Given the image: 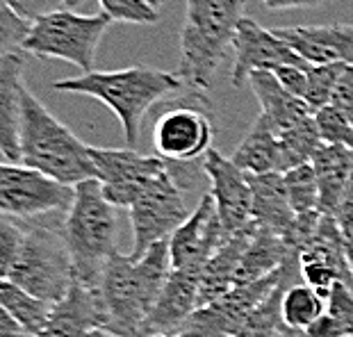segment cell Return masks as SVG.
<instances>
[{
    "instance_id": "obj_5",
    "label": "cell",
    "mask_w": 353,
    "mask_h": 337,
    "mask_svg": "<svg viewBox=\"0 0 353 337\" xmlns=\"http://www.w3.org/2000/svg\"><path fill=\"white\" fill-rule=\"evenodd\" d=\"M105 198L99 181L76 185V198L64 214V237L69 244L78 285L99 289L103 272L117 249V212Z\"/></svg>"
},
{
    "instance_id": "obj_4",
    "label": "cell",
    "mask_w": 353,
    "mask_h": 337,
    "mask_svg": "<svg viewBox=\"0 0 353 337\" xmlns=\"http://www.w3.org/2000/svg\"><path fill=\"white\" fill-rule=\"evenodd\" d=\"M21 164L71 187L96 181L92 146L66 128L28 87L21 99Z\"/></svg>"
},
{
    "instance_id": "obj_41",
    "label": "cell",
    "mask_w": 353,
    "mask_h": 337,
    "mask_svg": "<svg viewBox=\"0 0 353 337\" xmlns=\"http://www.w3.org/2000/svg\"><path fill=\"white\" fill-rule=\"evenodd\" d=\"M0 337H37L19 324L17 319L10 317L5 310H0Z\"/></svg>"
},
{
    "instance_id": "obj_22",
    "label": "cell",
    "mask_w": 353,
    "mask_h": 337,
    "mask_svg": "<svg viewBox=\"0 0 353 337\" xmlns=\"http://www.w3.org/2000/svg\"><path fill=\"white\" fill-rule=\"evenodd\" d=\"M249 181L253 192V223L262 230H269V233L283 237L296 219L294 210L290 205L288 190H285V176L249 174Z\"/></svg>"
},
{
    "instance_id": "obj_11",
    "label": "cell",
    "mask_w": 353,
    "mask_h": 337,
    "mask_svg": "<svg viewBox=\"0 0 353 337\" xmlns=\"http://www.w3.org/2000/svg\"><path fill=\"white\" fill-rule=\"evenodd\" d=\"M283 283L281 272L262 280L237 285L226 296L216 298L214 303H208L199 308L187 319V324L180 328V335L187 337H237L246 326L249 317L274 294L276 287Z\"/></svg>"
},
{
    "instance_id": "obj_21",
    "label": "cell",
    "mask_w": 353,
    "mask_h": 337,
    "mask_svg": "<svg viewBox=\"0 0 353 337\" xmlns=\"http://www.w3.org/2000/svg\"><path fill=\"white\" fill-rule=\"evenodd\" d=\"M251 92L255 94V99L260 101L262 114L267 116V121L272 123V128L276 134H283L296 125H301L305 121H310L314 116V112L307 108V103L303 99L292 96L281 82L276 80L274 73H253L249 78Z\"/></svg>"
},
{
    "instance_id": "obj_39",
    "label": "cell",
    "mask_w": 353,
    "mask_h": 337,
    "mask_svg": "<svg viewBox=\"0 0 353 337\" xmlns=\"http://www.w3.org/2000/svg\"><path fill=\"white\" fill-rule=\"evenodd\" d=\"M307 337H347L342 331V326L330 317V314H321V317L314 321V324L305 331Z\"/></svg>"
},
{
    "instance_id": "obj_47",
    "label": "cell",
    "mask_w": 353,
    "mask_h": 337,
    "mask_svg": "<svg viewBox=\"0 0 353 337\" xmlns=\"http://www.w3.org/2000/svg\"><path fill=\"white\" fill-rule=\"evenodd\" d=\"M151 3H153V5L157 7V10H160V7H162L164 3H169V0H151Z\"/></svg>"
},
{
    "instance_id": "obj_30",
    "label": "cell",
    "mask_w": 353,
    "mask_h": 337,
    "mask_svg": "<svg viewBox=\"0 0 353 337\" xmlns=\"http://www.w3.org/2000/svg\"><path fill=\"white\" fill-rule=\"evenodd\" d=\"M285 289L288 287L281 283L274 294L251 314L249 321H246V326L242 328V333L237 337H283L285 328H288L283 321V312H281Z\"/></svg>"
},
{
    "instance_id": "obj_46",
    "label": "cell",
    "mask_w": 353,
    "mask_h": 337,
    "mask_svg": "<svg viewBox=\"0 0 353 337\" xmlns=\"http://www.w3.org/2000/svg\"><path fill=\"white\" fill-rule=\"evenodd\" d=\"M82 3H85V0H64V7H66V10L76 12V7H80Z\"/></svg>"
},
{
    "instance_id": "obj_27",
    "label": "cell",
    "mask_w": 353,
    "mask_h": 337,
    "mask_svg": "<svg viewBox=\"0 0 353 337\" xmlns=\"http://www.w3.org/2000/svg\"><path fill=\"white\" fill-rule=\"evenodd\" d=\"M281 312L285 326L296 328V331H307L321 314H326V298L310 285L299 283V285L285 289Z\"/></svg>"
},
{
    "instance_id": "obj_37",
    "label": "cell",
    "mask_w": 353,
    "mask_h": 337,
    "mask_svg": "<svg viewBox=\"0 0 353 337\" xmlns=\"http://www.w3.org/2000/svg\"><path fill=\"white\" fill-rule=\"evenodd\" d=\"M310 66H307V69H310ZM307 69H301V66H281V69L274 71V76L292 96L303 99L305 89H307Z\"/></svg>"
},
{
    "instance_id": "obj_29",
    "label": "cell",
    "mask_w": 353,
    "mask_h": 337,
    "mask_svg": "<svg viewBox=\"0 0 353 337\" xmlns=\"http://www.w3.org/2000/svg\"><path fill=\"white\" fill-rule=\"evenodd\" d=\"M347 69L349 66L344 64H312L307 69V89L303 96L307 108L312 112H319L321 108L333 103L335 89Z\"/></svg>"
},
{
    "instance_id": "obj_42",
    "label": "cell",
    "mask_w": 353,
    "mask_h": 337,
    "mask_svg": "<svg viewBox=\"0 0 353 337\" xmlns=\"http://www.w3.org/2000/svg\"><path fill=\"white\" fill-rule=\"evenodd\" d=\"M335 219H337L340 226L353 221V174H351V181L347 185V192H344L342 203H340V207H337V212H335Z\"/></svg>"
},
{
    "instance_id": "obj_38",
    "label": "cell",
    "mask_w": 353,
    "mask_h": 337,
    "mask_svg": "<svg viewBox=\"0 0 353 337\" xmlns=\"http://www.w3.org/2000/svg\"><path fill=\"white\" fill-rule=\"evenodd\" d=\"M333 105L353 123V69L351 66L344 71L340 85H337V89H335Z\"/></svg>"
},
{
    "instance_id": "obj_10",
    "label": "cell",
    "mask_w": 353,
    "mask_h": 337,
    "mask_svg": "<svg viewBox=\"0 0 353 337\" xmlns=\"http://www.w3.org/2000/svg\"><path fill=\"white\" fill-rule=\"evenodd\" d=\"M76 198V187L64 185L26 164H0V212L21 221L66 214Z\"/></svg>"
},
{
    "instance_id": "obj_6",
    "label": "cell",
    "mask_w": 353,
    "mask_h": 337,
    "mask_svg": "<svg viewBox=\"0 0 353 337\" xmlns=\"http://www.w3.org/2000/svg\"><path fill=\"white\" fill-rule=\"evenodd\" d=\"M3 280L14 283L46 303H62L69 292L78 285L64 230L26 221L23 246Z\"/></svg>"
},
{
    "instance_id": "obj_36",
    "label": "cell",
    "mask_w": 353,
    "mask_h": 337,
    "mask_svg": "<svg viewBox=\"0 0 353 337\" xmlns=\"http://www.w3.org/2000/svg\"><path fill=\"white\" fill-rule=\"evenodd\" d=\"M3 5L10 7L17 17L30 21V23L48 17V14H52V12L66 10L64 0H3Z\"/></svg>"
},
{
    "instance_id": "obj_1",
    "label": "cell",
    "mask_w": 353,
    "mask_h": 337,
    "mask_svg": "<svg viewBox=\"0 0 353 337\" xmlns=\"http://www.w3.org/2000/svg\"><path fill=\"white\" fill-rule=\"evenodd\" d=\"M169 274V242L155 244L137 260L123 253H114L105 267L99 285V294L108 314L105 331L123 337H141L146 319L151 317L157 298L167 285Z\"/></svg>"
},
{
    "instance_id": "obj_28",
    "label": "cell",
    "mask_w": 353,
    "mask_h": 337,
    "mask_svg": "<svg viewBox=\"0 0 353 337\" xmlns=\"http://www.w3.org/2000/svg\"><path fill=\"white\" fill-rule=\"evenodd\" d=\"M285 190L294 214H307L319 210V183L312 162L285 171Z\"/></svg>"
},
{
    "instance_id": "obj_26",
    "label": "cell",
    "mask_w": 353,
    "mask_h": 337,
    "mask_svg": "<svg viewBox=\"0 0 353 337\" xmlns=\"http://www.w3.org/2000/svg\"><path fill=\"white\" fill-rule=\"evenodd\" d=\"M52 308H55L52 303L41 301V298L32 296L30 292L17 287L10 280L0 283V310H5L10 317H14L21 326L28 328L37 337L46 328Z\"/></svg>"
},
{
    "instance_id": "obj_43",
    "label": "cell",
    "mask_w": 353,
    "mask_h": 337,
    "mask_svg": "<svg viewBox=\"0 0 353 337\" xmlns=\"http://www.w3.org/2000/svg\"><path fill=\"white\" fill-rule=\"evenodd\" d=\"M342 233H344V244H347L349 265H351V272H353V221H351V223H344V226H342Z\"/></svg>"
},
{
    "instance_id": "obj_18",
    "label": "cell",
    "mask_w": 353,
    "mask_h": 337,
    "mask_svg": "<svg viewBox=\"0 0 353 337\" xmlns=\"http://www.w3.org/2000/svg\"><path fill=\"white\" fill-rule=\"evenodd\" d=\"M28 55H0V153L3 164H21V99Z\"/></svg>"
},
{
    "instance_id": "obj_32",
    "label": "cell",
    "mask_w": 353,
    "mask_h": 337,
    "mask_svg": "<svg viewBox=\"0 0 353 337\" xmlns=\"http://www.w3.org/2000/svg\"><path fill=\"white\" fill-rule=\"evenodd\" d=\"M314 121H317L319 137L328 146H344L353 151V123L333 103L314 112Z\"/></svg>"
},
{
    "instance_id": "obj_25",
    "label": "cell",
    "mask_w": 353,
    "mask_h": 337,
    "mask_svg": "<svg viewBox=\"0 0 353 337\" xmlns=\"http://www.w3.org/2000/svg\"><path fill=\"white\" fill-rule=\"evenodd\" d=\"M288 256H290V251H288V246H285L283 237L258 228L242 258V267H239V274H237V285H249V283L262 280V278H267V276L281 272V267L285 265Z\"/></svg>"
},
{
    "instance_id": "obj_40",
    "label": "cell",
    "mask_w": 353,
    "mask_h": 337,
    "mask_svg": "<svg viewBox=\"0 0 353 337\" xmlns=\"http://www.w3.org/2000/svg\"><path fill=\"white\" fill-rule=\"evenodd\" d=\"M328 3V0H262V5L269 12H288V10H310V7H319Z\"/></svg>"
},
{
    "instance_id": "obj_15",
    "label": "cell",
    "mask_w": 353,
    "mask_h": 337,
    "mask_svg": "<svg viewBox=\"0 0 353 337\" xmlns=\"http://www.w3.org/2000/svg\"><path fill=\"white\" fill-rule=\"evenodd\" d=\"M226 230L216 214L212 194H203L199 205L192 210V216L169 239L171 269L187 265H208V260L228 242Z\"/></svg>"
},
{
    "instance_id": "obj_31",
    "label": "cell",
    "mask_w": 353,
    "mask_h": 337,
    "mask_svg": "<svg viewBox=\"0 0 353 337\" xmlns=\"http://www.w3.org/2000/svg\"><path fill=\"white\" fill-rule=\"evenodd\" d=\"M99 7L112 23L153 25L160 21V12L151 0H99Z\"/></svg>"
},
{
    "instance_id": "obj_23",
    "label": "cell",
    "mask_w": 353,
    "mask_h": 337,
    "mask_svg": "<svg viewBox=\"0 0 353 337\" xmlns=\"http://www.w3.org/2000/svg\"><path fill=\"white\" fill-rule=\"evenodd\" d=\"M232 164L242 169L244 174L262 176V174H283V155H281V141H278L272 123L260 112L255 116L249 132L239 141V146L232 153Z\"/></svg>"
},
{
    "instance_id": "obj_2",
    "label": "cell",
    "mask_w": 353,
    "mask_h": 337,
    "mask_svg": "<svg viewBox=\"0 0 353 337\" xmlns=\"http://www.w3.org/2000/svg\"><path fill=\"white\" fill-rule=\"evenodd\" d=\"M55 92L89 96L114 112L123 128L128 146L139 144L141 123L153 105L171 101L169 96L185 89L178 73L153 66H128L117 71H92L76 78H64L52 85Z\"/></svg>"
},
{
    "instance_id": "obj_3",
    "label": "cell",
    "mask_w": 353,
    "mask_h": 337,
    "mask_svg": "<svg viewBox=\"0 0 353 337\" xmlns=\"http://www.w3.org/2000/svg\"><path fill=\"white\" fill-rule=\"evenodd\" d=\"M246 3L249 0H185L178 66L185 89L196 94L212 89L216 71L244 19Z\"/></svg>"
},
{
    "instance_id": "obj_17",
    "label": "cell",
    "mask_w": 353,
    "mask_h": 337,
    "mask_svg": "<svg viewBox=\"0 0 353 337\" xmlns=\"http://www.w3.org/2000/svg\"><path fill=\"white\" fill-rule=\"evenodd\" d=\"M274 32L310 64H344L353 69V23L292 25Z\"/></svg>"
},
{
    "instance_id": "obj_16",
    "label": "cell",
    "mask_w": 353,
    "mask_h": 337,
    "mask_svg": "<svg viewBox=\"0 0 353 337\" xmlns=\"http://www.w3.org/2000/svg\"><path fill=\"white\" fill-rule=\"evenodd\" d=\"M205 265H187L171 269L169 280L157 298L151 317L146 319L141 337L176 335L187 324V319L201 308V276Z\"/></svg>"
},
{
    "instance_id": "obj_19",
    "label": "cell",
    "mask_w": 353,
    "mask_h": 337,
    "mask_svg": "<svg viewBox=\"0 0 353 337\" xmlns=\"http://www.w3.org/2000/svg\"><path fill=\"white\" fill-rule=\"evenodd\" d=\"M108 326L99 289L76 285L62 303L52 308L46 328L39 337H87L96 328Z\"/></svg>"
},
{
    "instance_id": "obj_24",
    "label": "cell",
    "mask_w": 353,
    "mask_h": 337,
    "mask_svg": "<svg viewBox=\"0 0 353 337\" xmlns=\"http://www.w3.org/2000/svg\"><path fill=\"white\" fill-rule=\"evenodd\" d=\"M312 167L319 183V212L335 216L353 174V151L321 144L312 157Z\"/></svg>"
},
{
    "instance_id": "obj_14",
    "label": "cell",
    "mask_w": 353,
    "mask_h": 337,
    "mask_svg": "<svg viewBox=\"0 0 353 337\" xmlns=\"http://www.w3.org/2000/svg\"><path fill=\"white\" fill-rule=\"evenodd\" d=\"M203 171L210 181V194L214 198L216 214L226 235L232 237L253 223V192L249 174L237 169L230 157L210 151L203 160Z\"/></svg>"
},
{
    "instance_id": "obj_8",
    "label": "cell",
    "mask_w": 353,
    "mask_h": 337,
    "mask_svg": "<svg viewBox=\"0 0 353 337\" xmlns=\"http://www.w3.org/2000/svg\"><path fill=\"white\" fill-rule=\"evenodd\" d=\"M212 139L214 123L210 101L196 92L183 101L171 99L169 108H164L153 123L155 155L171 164L203 162L212 151Z\"/></svg>"
},
{
    "instance_id": "obj_34",
    "label": "cell",
    "mask_w": 353,
    "mask_h": 337,
    "mask_svg": "<svg viewBox=\"0 0 353 337\" xmlns=\"http://www.w3.org/2000/svg\"><path fill=\"white\" fill-rule=\"evenodd\" d=\"M30 30H32L30 21L17 17L10 7H0V55L23 52Z\"/></svg>"
},
{
    "instance_id": "obj_9",
    "label": "cell",
    "mask_w": 353,
    "mask_h": 337,
    "mask_svg": "<svg viewBox=\"0 0 353 337\" xmlns=\"http://www.w3.org/2000/svg\"><path fill=\"white\" fill-rule=\"evenodd\" d=\"M128 214L132 226V251L128 256L134 260L144 256L155 244L169 242L174 237L192 212L185 203L183 187L171 174V167L139 194Z\"/></svg>"
},
{
    "instance_id": "obj_20",
    "label": "cell",
    "mask_w": 353,
    "mask_h": 337,
    "mask_svg": "<svg viewBox=\"0 0 353 337\" xmlns=\"http://www.w3.org/2000/svg\"><path fill=\"white\" fill-rule=\"evenodd\" d=\"M255 230H258L255 223H251L249 228L239 230V233L232 235L228 242L208 260V265L203 269V276H201V294H199L201 308L208 303H214L216 298L226 296L230 289H235L239 267H242V258L246 249H249Z\"/></svg>"
},
{
    "instance_id": "obj_7",
    "label": "cell",
    "mask_w": 353,
    "mask_h": 337,
    "mask_svg": "<svg viewBox=\"0 0 353 337\" xmlns=\"http://www.w3.org/2000/svg\"><path fill=\"white\" fill-rule=\"evenodd\" d=\"M112 21L105 14H78L59 10L34 21L23 52L39 59H62L78 66L82 73H92L96 50Z\"/></svg>"
},
{
    "instance_id": "obj_13",
    "label": "cell",
    "mask_w": 353,
    "mask_h": 337,
    "mask_svg": "<svg viewBox=\"0 0 353 337\" xmlns=\"http://www.w3.org/2000/svg\"><path fill=\"white\" fill-rule=\"evenodd\" d=\"M232 50H235L230 69L232 87H242L253 73H274L281 66H301V69L310 66V62H305L299 52L292 50L274 30L262 28L251 17L239 21Z\"/></svg>"
},
{
    "instance_id": "obj_44",
    "label": "cell",
    "mask_w": 353,
    "mask_h": 337,
    "mask_svg": "<svg viewBox=\"0 0 353 337\" xmlns=\"http://www.w3.org/2000/svg\"><path fill=\"white\" fill-rule=\"evenodd\" d=\"M87 337H123V335H114V333L105 331V328H96V331H92Z\"/></svg>"
},
{
    "instance_id": "obj_12",
    "label": "cell",
    "mask_w": 353,
    "mask_h": 337,
    "mask_svg": "<svg viewBox=\"0 0 353 337\" xmlns=\"http://www.w3.org/2000/svg\"><path fill=\"white\" fill-rule=\"evenodd\" d=\"M92 160L105 198L114 207L125 210H130L139 194L169 169V162L162 157L141 155L134 148L92 146Z\"/></svg>"
},
{
    "instance_id": "obj_33",
    "label": "cell",
    "mask_w": 353,
    "mask_h": 337,
    "mask_svg": "<svg viewBox=\"0 0 353 337\" xmlns=\"http://www.w3.org/2000/svg\"><path fill=\"white\" fill-rule=\"evenodd\" d=\"M26 237V221L14 216H0V276H7L12 265L17 262L21 246Z\"/></svg>"
},
{
    "instance_id": "obj_45",
    "label": "cell",
    "mask_w": 353,
    "mask_h": 337,
    "mask_svg": "<svg viewBox=\"0 0 353 337\" xmlns=\"http://www.w3.org/2000/svg\"><path fill=\"white\" fill-rule=\"evenodd\" d=\"M283 337H307L305 335V331H296V328H285V335Z\"/></svg>"
},
{
    "instance_id": "obj_48",
    "label": "cell",
    "mask_w": 353,
    "mask_h": 337,
    "mask_svg": "<svg viewBox=\"0 0 353 337\" xmlns=\"http://www.w3.org/2000/svg\"><path fill=\"white\" fill-rule=\"evenodd\" d=\"M153 337H187V335H180V333H176V335H153Z\"/></svg>"
},
{
    "instance_id": "obj_35",
    "label": "cell",
    "mask_w": 353,
    "mask_h": 337,
    "mask_svg": "<svg viewBox=\"0 0 353 337\" xmlns=\"http://www.w3.org/2000/svg\"><path fill=\"white\" fill-rule=\"evenodd\" d=\"M326 312L333 317L347 337H353V289L344 283H335L326 296Z\"/></svg>"
}]
</instances>
